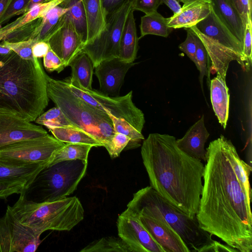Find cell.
Instances as JSON below:
<instances>
[{
    "instance_id": "14",
    "label": "cell",
    "mask_w": 252,
    "mask_h": 252,
    "mask_svg": "<svg viewBox=\"0 0 252 252\" xmlns=\"http://www.w3.org/2000/svg\"><path fill=\"white\" fill-rule=\"evenodd\" d=\"M117 226L119 237L131 252H165L135 217L123 212Z\"/></svg>"
},
{
    "instance_id": "6",
    "label": "cell",
    "mask_w": 252,
    "mask_h": 252,
    "mask_svg": "<svg viewBox=\"0 0 252 252\" xmlns=\"http://www.w3.org/2000/svg\"><path fill=\"white\" fill-rule=\"evenodd\" d=\"M88 161L66 160L46 166L20 193L28 201L59 200L72 194L86 174Z\"/></svg>"
},
{
    "instance_id": "50",
    "label": "cell",
    "mask_w": 252,
    "mask_h": 252,
    "mask_svg": "<svg viewBox=\"0 0 252 252\" xmlns=\"http://www.w3.org/2000/svg\"><path fill=\"white\" fill-rule=\"evenodd\" d=\"M10 0H0V18L5 11Z\"/></svg>"
},
{
    "instance_id": "36",
    "label": "cell",
    "mask_w": 252,
    "mask_h": 252,
    "mask_svg": "<svg viewBox=\"0 0 252 252\" xmlns=\"http://www.w3.org/2000/svg\"><path fill=\"white\" fill-rule=\"evenodd\" d=\"M195 59V64L200 72L199 81L203 91V79L204 76L207 77L209 84L210 81V72L208 71L207 64L209 61V58L206 49L199 37L198 40Z\"/></svg>"
},
{
    "instance_id": "7",
    "label": "cell",
    "mask_w": 252,
    "mask_h": 252,
    "mask_svg": "<svg viewBox=\"0 0 252 252\" xmlns=\"http://www.w3.org/2000/svg\"><path fill=\"white\" fill-rule=\"evenodd\" d=\"M47 79L48 95L56 106L73 126L86 130L102 143L98 126L102 121L111 120L108 114L85 102L72 91L65 80L54 79L48 75Z\"/></svg>"
},
{
    "instance_id": "28",
    "label": "cell",
    "mask_w": 252,
    "mask_h": 252,
    "mask_svg": "<svg viewBox=\"0 0 252 252\" xmlns=\"http://www.w3.org/2000/svg\"><path fill=\"white\" fill-rule=\"evenodd\" d=\"M167 21L157 11L145 14L141 18L140 38L148 34L167 37L170 32Z\"/></svg>"
},
{
    "instance_id": "17",
    "label": "cell",
    "mask_w": 252,
    "mask_h": 252,
    "mask_svg": "<svg viewBox=\"0 0 252 252\" xmlns=\"http://www.w3.org/2000/svg\"><path fill=\"white\" fill-rule=\"evenodd\" d=\"M199 32L221 47L233 51L243 59L246 71L243 56V45L220 21L212 8L208 15L194 26Z\"/></svg>"
},
{
    "instance_id": "22",
    "label": "cell",
    "mask_w": 252,
    "mask_h": 252,
    "mask_svg": "<svg viewBox=\"0 0 252 252\" xmlns=\"http://www.w3.org/2000/svg\"><path fill=\"white\" fill-rule=\"evenodd\" d=\"M83 2L87 24L86 45L93 42L103 31L106 26L107 15L101 0H83Z\"/></svg>"
},
{
    "instance_id": "34",
    "label": "cell",
    "mask_w": 252,
    "mask_h": 252,
    "mask_svg": "<svg viewBox=\"0 0 252 252\" xmlns=\"http://www.w3.org/2000/svg\"><path fill=\"white\" fill-rule=\"evenodd\" d=\"M35 123L47 126L63 127L73 126L57 106L42 113L34 121Z\"/></svg>"
},
{
    "instance_id": "5",
    "label": "cell",
    "mask_w": 252,
    "mask_h": 252,
    "mask_svg": "<svg viewBox=\"0 0 252 252\" xmlns=\"http://www.w3.org/2000/svg\"><path fill=\"white\" fill-rule=\"evenodd\" d=\"M144 208L158 212L180 235L190 252H213L216 241L202 229L196 217H190L171 204L150 186L133 195L126 208Z\"/></svg>"
},
{
    "instance_id": "20",
    "label": "cell",
    "mask_w": 252,
    "mask_h": 252,
    "mask_svg": "<svg viewBox=\"0 0 252 252\" xmlns=\"http://www.w3.org/2000/svg\"><path fill=\"white\" fill-rule=\"evenodd\" d=\"M211 8L234 36L243 45L245 26L229 0H210Z\"/></svg>"
},
{
    "instance_id": "32",
    "label": "cell",
    "mask_w": 252,
    "mask_h": 252,
    "mask_svg": "<svg viewBox=\"0 0 252 252\" xmlns=\"http://www.w3.org/2000/svg\"><path fill=\"white\" fill-rule=\"evenodd\" d=\"M108 115L112 120L115 132L123 134L130 138V141L125 150L135 149L141 145L142 141L145 139L142 132L137 130L125 120L116 117L110 114Z\"/></svg>"
},
{
    "instance_id": "9",
    "label": "cell",
    "mask_w": 252,
    "mask_h": 252,
    "mask_svg": "<svg viewBox=\"0 0 252 252\" xmlns=\"http://www.w3.org/2000/svg\"><path fill=\"white\" fill-rule=\"evenodd\" d=\"M65 144L49 134L19 141L0 147V164L26 166L48 165L55 152Z\"/></svg>"
},
{
    "instance_id": "26",
    "label": "cell",
    "mask_w": 252,
    "mask_h": 252,
    "mask_svg": "<svg viewBox=\"0 0 252 252\" xmlns=\"http://www.w3.org/2000/svg\"><path fill=\"white\" fill-rule=\"evenodd\" d=\"M58 140L63 143L89 144L93 147L103 146L92 134L76 126L46 127Z\"/></svg>"
},
{
    "instance_id": "39",
    "label": "cell",
    "mask_w": 252,
    "mask_h": 252,
    "mask_svg": "<svg viewBox=\"0 0 252 252\" xmlns=\"http://www.w3.org/2000/svg\"><path fill=\"white\" fill-rule=\"evenodd\" d=\"M31 0H10L5 11L0 18V26L6 23L15 15L28 11Z\"/></svg>"
},
{
    "instance_id": "38",
    "label": "cell",
    "mask_w": 252,
    "mask_h": 252,
    "mask_svg": "<svg viewBox=\"0 0 252 252\" xmlns=\"http://www.w3.org/2000/svg\"><path fill=\"white\" fill-rule=\"evenodd\" d=\"M129 141L130 138L127 136L116 132L103 146L105 148L111 158L113 159L120 156Z\"/></svg>"
},
{
    "instance_id": "46",
    "label": "cell",
    "mask_w": 252,
    "mask_h": 252,
    "mask_svg": "<svg viewBox=\"0 0 252 252\" xmlns=\"http://www.w3.org/2000/svg\"><path fill=\"white\" fill-rule=\"evenodd\" d=\"M25 189L20 185L0 183V199H6L13 194H20Z\"/></svg>"
},
{
    "instance_id": "30",
    "label": "cell",
    "mask_w": 252,
    "mask_h": 252,
    "mask_svg": "<svg viewBox=\"0 0 252 252\" xmlns=\"http://www.w3.org/2000/svg\"><path fill=\"white\" fill-rule=\"evenodd\" d=\"M68 9L67 7L58 5L49 10L44 16L32 33L31 38L36 42L45 41L46 38L55 27L61 17L65 14Z\"/></svg>"
},
{
    "instance_id": "52",
    "label": "cell",
    "mask_w": 252,
    "mask_h": 252,
    "mask_svg": "<svg viewBox=\"0 0 252 252\" xmlns=\"http://www.w3.org/2000/svg\"><path fill=\"white\" fill-rule=\"evenodd\" d=\"M50 0H31L28 6V10L37 4L46 2Z\"/></svg>"
},
{
    "instance_id": "51",
    "label": "cell",
    "mask_w": 252,
    "mask_h": 252,
    "mask_svg": "<svg viewBox=\"0 0 252 252\" xmlns=\"http://www.w3.org/2000/svg\"><path fill=\"white\" fill-rule=\"evenodd\" d=\"M12 50L11 49L6 45L3 42L0 44V54L5 55L11 52Z\"/></svg>"
},
{
    "instance_id": "42",
    "label": "cell",
    "mask_w": 252,
    "mask_h": 252,
    "mask_svg": "<svg viewBox=\"0 0 252 252\" xmlns=\"http://www.w3.org/2000/svg\"><path fill=\"white\" fill-rule=\"evenodd\" d=\"M243 56L246 66V71H249L252 66V19L246 24L243 40Z\"/></svg>"
},
{
    "instance_id": "3",
    "label": "cell",
    "mask_w": 252,
    "mask_h": 252,
    "mask_svg": "<svg viewBox=\"0 0 252 252\" xmlns=\"http://www.w3.org/2000/svg\"><path fill=\"white\" fill-rule=\"evenodd\" d=\"M47 77L37 58L0 54V111L34 121L48 104Z\"/></svg>"
},
{
    "instance_id": "2",
    "label": "cell",
    "mask_w": 252,
    "mask_h": 252,
    "mask_svg": "<svg viewBox=\"0 0 252 252\" xmlns=\"http://www.w3.org/2000/svg\"><path fill=\"white\" fill-rule=\"evenodd\" d=\"M174 136L150 134L141 154L150 186L171 204L196 217L203 187L204 165L180 149Z\"/></svg>"
},
{
    "instance_id": "44",
    "label": "cell",
    "mask_w": 252,
    "mask_h": 252,
    "mask_svg": "<svg viewBox=\"0 0 252 252\" xmlns=\"http://www.w3.org/2000/svg\"><path fill=\"white\" fill-rule=\"evenodd\" d=\"M239 14L245 26L252 19V9L249 0H229Z\"/></svg>"
},
{
    "instance_id": "43",
    "label": "cell",
    "mask_w": 252,
    "mask_h": 252,
    "mask_svg": "<svg viewBox=\"0 0 252 252\" xmlns=\"http://www.w3.org/2000/svg\"><path fill=\"white\" fill-rule=\"evenodd\" d=\"M43 65L48 71H56L58 73L61 72L65 67L63 62L50 47L43 57Z\"/></svg>"
},
{
    "instance_id": "37",
    "label": "cell",
    "mask_w": 252,
    "mask_h": 252,
    "mask_svg": "<svg viewBox=\"0 0 252 252\" xmlns=\"http://www.w3.org/2000/svg\"><path fill=\"white\" fill-rule=\"evenodd\" d=\"M40 21L41 18L21 26L7 35L3 40L14 42L31 39L32 33L39 25Z\"/></svg>"
},
{
    "instance_id": "23",
    "label": "cell",
    "mask_w": 252,
    "mask_h": 252,
    "mask_svg": "<svg viewBox=\"0 0 252 252\" xmlns=\"http://www.w3.org/2000/svg\"><path fill=\"white\" fill-rule=\"evenodd\" d=\"M132 9L125 22L119 44V58L126 63H133L136 58L138 40Z\"/></svg>"
},
{
    "instance_id": "55",
    "label": "cell",
    "mask_w": 252,
    "mask_h": 252,
    "mask_svg": "<svg viewBox=\"0 0 252 252\" xmlns=\"http://www.w3.org/2000/svg\"><path fill=\"white\" fill-rule=\"evenodd\" d=\"M251 6H252V0H249Z\"/></svg>"
},
{
    "instance_id": "10",
    "label": "cell",
    "mask_w": 252,
    "mask_h": 252,
    "mask_svg": "<svg viewBox=\"0 0 252 252\" xmlns=\"http://www.w3.org/2000/svg\"><path fill=\"white\" fill-rule=\"evenodd\" d=\"M132 8V0H126L116 10L108 14L103 31L81 52L87 54L95 67L101 62L119 58V44L126 18Z\"/></svg>"
},
{
    "instance_id": "33",
    "label": "cell",
    "mask_w": 252,
    "mask_h": 252,
    "mask_svg": "<svg viewBox=\"0 0 252 252\" xmlns=\"http://www.w3.org/2000/svg\"><path fill=\"white\" fill-rule=\"evenodd\" d=\"M64 0H51L37 4L19 17L18 23L13 28L12 32L24 25L44 16L53 8L60 5Z\"/></svg>"
},
{
    "instance_id": "15",
    "label": "cell",
    "mask_w": 252,
    "mask_h": 252,
    "mask_svg": "<svg viewBox=\"0 0 252 252\" xmlns=\"http://www.w3.org/2000/svg\"><path fill=\"white\" fill-rule=\"evenodd\" d=\"M48 134L42 126L14 114L0 111V147Z\"/></svg>"
},
{
    "instance_id": "25",
    "label": "cell",
    "mask_w": 252,
    "mask_h": 252,
    "mask_svg": "<svg viewBox=\"0 0 252 252\" xmlns=\"http://www.w3.org/2000/svg\"><path fill=\"white\" fill-rule=\"evenodd\" d=\"M68 66L71 68L70 79L75 81L80 86L85 89H93L92 84L94 67L87 54L80 52Z\"/></svg>"
},
{
    "instance_id": "4",
    "label": "cell",
    "mask_w": 252,
    "mask_h": 252,
    "mask_svg": "<svg viewBox=\"0 0 252 252\" xmlns=\"http://www.w3.org/2000/svg\"><path fill=\"white\" fill-rule=\"evenodd\" d=\"M7 208L20 223L39 235L49 230L69 231L84 218V209L76 196L37 203L20 194L14 205Z\"/></svg>"
},
{
    "instance_id": "1",
    "label": "cell",
    "mask_w": 252,
    "mask_h": 252,
    "mask_svg": "<svg viewBox=\"0 0 252 252\" xmlns=\"http://www.w3.org/2000/svg\"><path fill=\"white\" fill-rule=\"evenodd\" d=\"M206 150L203 187L196 215L198 224L239 252H251V200L234 167L236 149L220 135Z\"/></svg>"
},
{
    "instance_id": "45",
    "label": "cell",
    "mask_w": 252,
    "mask_h": 252,
    "mask_svg": "<svg viewBox=\"0 0 252 252\" xmlns=\"http://www.w3.org/2000/svg\"><path fill=\"white\" fill-rule=\"evenodd\" d=\"M161 0H132V8L149 14L157 11L159 6L161 4Z\"/></svg>"
},
{
    "instance_id": "47",
    "label": "cell",
    "mask_w": 252,
    "mask_h": 252,
    "mask_svg": "<svg viewBox=\"0 0 252 252\" xmlns=\"http://www.w3.org/2000/svg\"><path fill=\"white\" fill-rule=\"evenodd\" d=\"M50 46L48 43L45 41L36 42L32 46L33 56L36 58H43L47 53Z\"/></svg>"
},
{
    "instance_id": "53",
    "label": "cell",
    "mask_w": 252,
    "mask_h": 252,
    "mask_svg": "<svg viewBox=\"0 0 252 252\" xmlns=\"http://www.w3.org/2000/svg\"><path fill=\"white\" fill-rule=\"evenodd\" d=\"M9 34L6 25L0 28V41L3 40L5 37Z\"/></svg>"
},
{
    "instance_id": "16",
    "label": "cell",
    "mask_w": 252,
    "mask_h": 252,
    "mask_svg": "<svg viewBox=\"0 0 252 252\" xmlns=\"http://www.w3.org/2000/svg\"><path fill=\"white\" fill-rule=\"evenodd\" d=\"M135 63H126L119 58L101 62L95 67L100 92L104 94L118 96L125 76Z\"/></svg>"
},
{
    "instance_id": "48",
    "label": "cell",
    "mask_w": 252,
    "mask_h": 252,
    "mask_svg": "<svg viewBox=\"0 0 252 252\" xmlns=\"http://www.w3.org/2000/svg\"><path fill=\"white\" fill-rule=\"evenodd\" d=\"M126 0H101L104 10L108 15L118 8Z\"/></svg>"
},
{
    "instance_id": "12",
    "label": "cell",
    "mask_w": 252,
    "mask_h": 252,
    "mask_svg": "<svg viewBox=\"0 0 252 252\" xmlns=\"http://www.w3.org/2000/svg\"><path fill=\"white\" fill-rule=\"evenodd\" d=\"M40 235L20 223L7 208L0 218L1 252H34L41 242Z\"/></svg>"
},
{
    "instance_id": "21",
    "label": "cell",
    "mask_w": 252,
    "mask_h": 252,
    "mask_svg": "<svg viewBox=\"0 0 252 252\" xmlns=\"http://www.w3.org/2000/svg\"><path fill=\"white\" fill-rule=\"evenodd\" d=\"M210 98L214 113L219 123L225 129L229 116V94L225 79L217 76L210 80Z\"/></svg>"
},
{
    "instance_id": "11",
    "label": "cell",
    "mask_w": 252,
    "mask_h": 252,
    "mask_svg": "<svg viewBox=\"0 0 252 252\" xmlns=\"http://www.w3.org/2000/svg\"><path fill=\"white\" fill-rule=\"evenodd\" d=\"M125 213L137 218L165 252H190L180 235L157 211L144 208H126Z\"/></svg>"
},
{
    "instance_id": "18",
    "label": "cell",
    "mask_w": 252,
    "mask_h": 252,
    "mask_svg": "<svg viewBox=\"0 0 252 252\" xmlns=\"http://www.w3.org/2000/svg\"><path fill=\"white\" fill-rule=\"evenodd\" d=\"M209 135L203 115L189 128L182 138L176 140V144L180 149L190 157L206 161L205 145Z\"/></svg>"
},
{
    "instance_id": "8",
    "label": "cell",
    "mask_w": 252,
    "mask_h": 252,
    "mask_svg": "<svg viewBox=\"0 0 252 252\" xmlns=\"http://www.w3.org/2000/svg\"><path fill=\"white\" fill-rule=\"evenodd\" d=\"M72 91L87 103L107 114L125 120L142 132L145 123L143 112L132 101V91L121 96H110L94 90H87L75 81L65 80Z\"/></svg>"
},
{
    "instance_id": "29",
    "label": "cell",
    "mask_w": 252,
    "mask_h": 252,
    "mask_svg": "<svg viewBox=\"0 0 252 252\" xmlns=\"http://www.w3.org/2000/svg\"><path fill=\"white\" fill-rule=\"evenodd\" d=\"M92 147L93 146L89 144L67 143L55 152L48 165L70 160L88 161L89 154Z\"/></svg>"
},
{
    "instance_id": "35",
    "label": "cell",
    "mask_w": 252,
    "mask_h": 252,
    "mask_svg": "<svg viewBox=\"0 0 252 252\" xmlns=\"http://www.w3.org/2000/svg\"><path fill=\"white\" fill-rule=\"evenodd\" d=\"M233 165L238 177L242 184L248 198L252 199V189L250 184V175L252 167L243 160L236 150L233 156Z\"/></svg>"
},
{
    "instance_id": "31",
    "label": "cell",
    "mask_w": 252,
    "mask_h": 252,
    "mask_svg": "<svg viewBox=\"0 0 252 252\" xmlns=\"http://www.w3.org/2000/svg\"><path fill=\"white\" fill-rule=\"evenodd\" d=\"M81 252H131L126 244L119 237H103L85 247Z\"/></svg>"
},
{
    "instance_id": "13",
    "label": "cell",
    "mask_w": 252,
    "mask_h": 252,
    "mask_svg": "<svg viewBox=\"0 0 252 252\" xmlns=\"http://www.w3.org/2000/svg\"><path fill=\"white\" fill-rule=\"evenodd\" d=\"M63 62L65 67L83 49L84 43L69 18L64 14L45 41Z\"/></svg>"
},
{
    "instance_id": "54",
    "label": "cell",
    "mask_w": 252,
    "mask_h": 252,
    "mask_svg": "<svg viewBox=\"0 0 252 252\" xmlns=\"http://www.w3.org/2000/svg\"><path fill=\"white\" fill-rule=\"evenodd\" d=\"M178 1H181L183 2L184 4H187L190 2H192L195 1L202 0L205 1L207 2H210V0H177Z\"/></svg>"
},
{
    "instance_id": "19",
    "label": "cell",
    "mask_w": 252,
    "mask_h": 252,
    "mask_svg": "<svg viewBox=\"0 0 252 252\" xmlns=\"http://www.w3.org/2000/svg\"><path fill=\"white\" fill-rule=\"evenodd\" d=\"M211 9L210 2L198 0L184 4L181 9L167 18L170 29L189 28L205 18Z\"/></svg>"
},
{
    "instance_id": "49",
    "label": "cell",
    "mask_w": 252,
    "mask_h": 252,
    "mask_svg": "<svg viewBox=\"0 0 252 252\" xmlns=\"http://www.w3.org/2000/svg\"><path fill=\"white\" fill-rule=\"evenodd\" d=\"M162 3L165 4L173 12L177 13L181 6L177 0H161Z\"/></svg>"
},
{
    "instance_id": "40",
    "label": "cell",
    "mask_w": 252,
    "mask_h": 252,
    "mask_svg": "<svg viewBox=\"0 0 252 252\" xmlns=\"http://www.w3.org/2000/svg\"><path fill=\"white\" fill-rule=\"evenodd\" d=\"M3 42L21 58L31 60L34 59L32 54V48L36 42L33 39H29L14 42L3 40Z\"/></svg>"
},
{
    "instance_id": "41",
    "label": "cell",
    "mask_w": 252,
    "mask_h": 252,
    "mask_svg": "<svg viewBox=\"0 0 252 252\" xmlns=\"http://www.w3.org/2000/svg\"><path fill=\"white\" fill-rule=\"evenodd\" d=\"M186 29L187 31V38L179 45V48L195 63V55L199 37L191 28Z\"/></svg>"
},
{
    "instance_id": "27",
    "label": "cell",
    "mask_w": 252,
    "mask_h": 252,
    "mask_svg": "<svg viewBox=\"0 0 252 252\" xmlns=\"http://www.w3.org/2000/svg\"><path fill=\"white\" fill-rule=\"evenodd\" d=\"M61 6L68 8L65 14L85 45L87 39V24L83 0H64Z\"/></svg>"
},
{
    "instance_id": "24",
    "label": "cell",
    "mask_w": 252,
    "mask_h": 252,
    "mask_svg": "<svg viewBox=\"0 0 252 252\" xmlns=\"http://www.w3.org/2000/svg\"><path fill=\"white\" fill-rule=\"evenodd\" d=\"M46 165L7 166L0 164V183L18 184L27 188Z\"/></svg>"
}]
</instances>
